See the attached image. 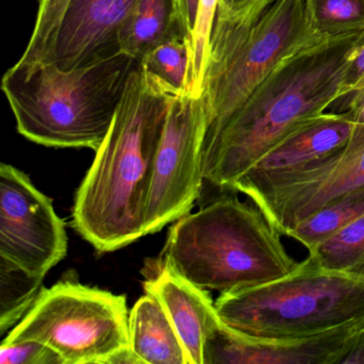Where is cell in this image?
<instances>
[{"instance_id":"16","label":"cell","mask_w":364,"mask_h":364,"mask_svg":"<svg viewBox=\"0 0 364 364\" xmlns=\"http://www.w3.org/2000/svg\"><path fill=\"white\" fill-rule=\"evenodd\" d=\"M182 37L189 39L178 0H137L123 23L119 44L121 52L141 63L157 46Z\"/></svg>"},{"instance_id":"25","label":"cell","mask_w":364,"mask_h":364,"mask_svg":"<svg viewBox=\"0 0 364 364\" xmlns=\"http://www.w3.org/2000/svg\"><path fill=\"white\" fill-rule=\"evenodd\" d=\"M350 91L349 95L364 93V44L360 46L355 52Z\"/></svg>"},{"instance_id":"12","label":"cell","mask_w":364,"mask_h":364,"mask_svg":"<svg viewBox=\"0 0 364 364\" xmlns=\"http://www.w3.org/2000/svg\"><path fill=\"white\" fill-rule=\"evenodd\" d=\"M137 0H71L48 63L72 70L121 52L119 35Z\"/></svg>"},{"instance_id":"21","label":"cell","mask_w":364,"mask_h":364,"mask_svg":"<svg viewBox=\"0 0 364 364\" xmlns=\"http://www.w3.org/2000/svg\"><path fill=\"white\" fill-rule=\"evenodd\" d=\"M71 0H39L37 22L21 63H48Z\"/></svg>"},{"instance_id":"4","label":"cell","mask_w":364,"mask_h":364,"mask_svg":"<svg viewBox=\"0 0 364 364\" xmlns=\"http://www.w3.org/2000/svg\"><path fill=\"white\" fill-rule=\"evenodd\" d=\"M161 261L196 287L220 294L266 284L299 265L259 208L235 193L176 220Z\"/></svg>"},{"instance_id":"27","label":"cell","mask_w":364,"mask_h":364,"mask_svg":"<svg viewBox=\"0 0 364 364\" xmlns=\"http://www.w3.org/2000/svg\"><path fill=\"white\" fill-rule=\"evenodd\" d=\"M341 364H364V328Z\"/></svg>"},{"instance_id":"8","label":"cell","mask_w":364,"mask_h":364,"mask_svg":"<svg viewBox=\"0 0 364 364\" xmlns=\"http://www.w3.org/2000/svg\"><path fill=\"white\" fill-rule=\"evenodd\" d=\"M364 189V125L355 124L340 148L296 168L244 174L233 191L259 208L287 236L300 223L343 196Z\"/></svg>"},{"instance_id":"14","label":"cell","mask_w":364,"mask_h":364,"mask_svg":"<svg viewBox=\"0 0 364 364\" xmlns=\"http://www.w3.org/2000/svg\"><path fill=\"white\" fill-rule=\"evenodd\" d=\"M353 129L355 122L346 112L323 114L314 122L283 140L248 172L265 173L291 169L321 159L343 146L350 137Z\"/></svg>"},{"instance_id":"3","label":"cell","mask_w":364,"mask_h":364,"mask_svg":"<svg viewBox=\"0 0 364 364\" xmlns=\"http://www.w3.org/2000/svg\"><path fill=\"white\" fill-rule=\"evenodd\" d=\"M138 61L120 52L82 68L21 63L8 70L1 89L21 135L53 148H88L105 140Z\"/></svg>"},{"instance_id":"24","label":"cell","mask_w":364,"mask_h":364,"mask_svg":"<svg viewBox=\"0 0 364 364\" xmlns=\"http://www.w3.org/2000/svg\"><path fill=\"white\" fill-rule=\"evenodd\" d=\"M200 0H178V9L185 28L188 33L189 39L193 44V31L197 23L198 11H199Z\"/></svg>"},{"instance_id":"11","label":"cell","mask_w":364,"mask_h":364,"mask_svg":"<svg viewBox=\"0 0 364 364\" xmlns=\"http://www.w3.org/2000/svg\"><path fill=\"white\" fill-rule=\"evenodd\" d=\"M364 328V318L302 338H257L223 321L206 338L203 364H341Z\"/></svg>"},{"instance_id":"6","label":"cell","mask_w":364,"mask_h":364,"mask_svg":"<svg viewBox=\"0 0 364 364\" xmlns=\"http://www.w3.org/2000/svg\"><path fill=\"white\" fill-rule=\"evenodd\" d=\"M225 325L257 338L315 336L364 318V276L323 267L310 255L287 276L220 294Z\"/></svg>"},{"instance_id":"20","label":"cell","mask_w":364,"mask_h":364,"mask_svg":"<svg viewBox=\"0 0 364 364\" xmlns=\"http://www.w3.org/2000/svg\"><path fill=\"white\" fill-rule=\"evenodd\" d=\"M191 63V43L188 38L170 40L151 50L140 65L153 77L173 92L187 93Z\"/></svg>"},{"instance_id":"28","label":"cell","mask_w":364,"mask_h":364,"mask_svg":"<svg viewBox=\"0 0 364 364\" xmlns=\"http://www.w3.org/2000/svg\"><path fill=\"white\" fill-rule=\"evenodd\" d=\"M346 112L355 124L364 125V93L350 95Z\"/></svg>"},{"instance_id":"5","label":"cell","mask_w":364,"mask_h":364,"mask_svg":"<svg viewBox=\"0 0 364 364\" xmlns=\"http://www.w3.org/2000/svg\"><path fill=\"white\" fill-rule=\"evenodd\" d=\"M353 41L317 27L313 0H263L234 16L216 14L202 85L205 137L219 131L289 55Z\"/></svg>"},{"instance_id":"15","label":"cell","mask_w":364,"mask_h":364,"mask_svg":"<svg viewBox=\"0 0 364 364\" xmlns=\"http://www.w3.org/2000/svg\"><path fill=\"white\" fill-rule=\"evenodd\" d=\"M129 343L148 364H189L186 349L161 302L146 293L129 312Z\"/></svg>"},{"instance_id":"22","label":"cell","mask_w":364,"mask_h":364,"mask_svg":"<svg viewBox=\"0 0 364 364\" xmlns=\"http://www.w3.org/2000/svg\"><path fill=\"white\" fill-rule=\"evenodd\" d=\"M218 8V0H200L197 23L193 31L191 44V63L189 69L188 89L187 93L191 95H202L204 71L208 59V46L213 24Z\"/></svg>"},{"instance_id":"29","label":"cell","mask_w":364,"mask_h":364,"mask_svg":"<svg viewBox=\"0 0 364 364\" xmlns=\"http://www.w3.org/2000/svg\"><path fill=\"white\" fill-rule=\"evenodd\" d=\"M360 274V276H364V268L363 269L361 270V272H359V274Z\"/></svg>"},{"instance_id":"17","label":"cell","mask_w":364,"mask_h":364,"mask_svg":"<svg viewBox=\"0 0 364 364\" xmlns=\"http://www.w3.org/2000/svg\"><path fill=\"white\" fill-rule=\"evenodd\" d=\"M363 215L364 189H362L323 206L289 231L287 236L304 245L308 252H311Z\"/></svg>"},{"instance_id":"2","label":"cell","mask_w":364,"mask_h":364,"mask_svg":"<svg viewBox=\"0 0 364 364\" xmlns=\"http://www.w3.org/2000/svg\"><path fill=\"white\" fill-rule=\"evenodd\" d=\"M178 93L138 63L112 127L75 197L72 225L99 252L146 233V206L170 99Z\"/></svg>"},{"instance_id":"1","label":"cell","mask_w":364,"mask_h":364,"mask_svg":"<svg viewBox=\"0 0 364 364\" xmlns=\"http://www.w3.org/2000/svg\"><path fill=\"white\" fill-rule=\"evenodd\" d=\"M362 44L364 40L317 44L283 59L223 127L204 138L203 183L233 191L272 149L350 95L355 52Z\"/></svg>"},{"instance_id":"23","label":"cell","mask_w":364,"mask_h":364,"mask_svg":"<svg viewBox=\"0 0 364 364\" xmlns=\"http://www.w3.org/2000/svg\"><path fill=\"white\" fill-rule=\"evenodd\" d=\"M0 364H65V361L44 343L24 340L1 343Z\"/></svg>"},{"instance_id":"7","label":"cell","mask_w":364,"mask_h":364,"mask_svg":"<svg viewBox=\"0 0 364 364\" xmlns=\"http://www.w3.org/2000/svg\"><path fill=\"white\" fill-rule=\"evenodd\" d=\"M129 319L125 296L65 280L42 289L3 342L39 341L65 364H107L131 347Z\"/></svg>"},{"instance_id":"9","label":"cell","mask_w":364,"mask_h":364,"mask_svg":"<svg viewBox=\"0 0 364 364\" xmlns=\"http://www.w3.org/2000/svg\"><path fill=\"white\" fill-rule=\"evenodd\" d=\"M206 125L202 95L180 93L170 99L146 199V235L189 214L199 198Z\"/></svg>"},{"instance_id":"18","label":"cell","mask_w":364,"mask_h":364,"mask_svg":"<svg viewBox=\"0 0 364 364\" xmlns=\"http://www.w3.org/2000/svg\"><path fill=\"white\" fill-rule=\"evenodd\" d=\"M44 278L0 259V330L5 333L25 316L41 293Z\"/></svg>"},{"instance_id":"19","label":"cell","mask_w":364,"mask_h":364,"mask_svg":"<svg viewBox=\"0 0 364 364\" xmlns=\"http://www.w3.org/2000/svg\"><path fill=\"white\" fill-rule=\"evenodd\" d=\"M308 255L327 269L359 274L364 268V215Z\"/></svg>"},{"instance_id":"10","label":"cell","mask_w":364,"mask_h":364,"mask_svg":"<svg viewBox=\"0 0 364 364\" xmlns=\"http://www.w3.org/2000/svg\"><path fill=\"white\" fill-rule=\"evenodd\" d=\"M68 235L52 200L14 166H0V259L44 278L65 259Z\"/></svg>"},{"instance_id":"26","label":"cell","mask_w":364,"mask_h":364,"mask_svg":"<svg viewBox=\"0 0 364 364\" xmlns=\"http://www.w3.org/2000/svg\"><path fill=\"white\" fill-rule=\"evenodd\" d=\"M263 0H218L216 14L223 16H234L249 9Z\"/></svg>"},{"instance_id":"13","label":"cell","mask_w":364,"mask_h":364,"mask_svg":"<svg viewBox=\"0 0 364 364\" xmlns=\"http://www.w3.org/2000/svg\"><path fill=\"white\" fill-rule=\"evenodd\" d=\"M146 293L154 296L176 327L189 364H203L206 338L220 323L210 293L189 282L167 264L159 261L144 284Z\"/></svg>"}]
</instances>
